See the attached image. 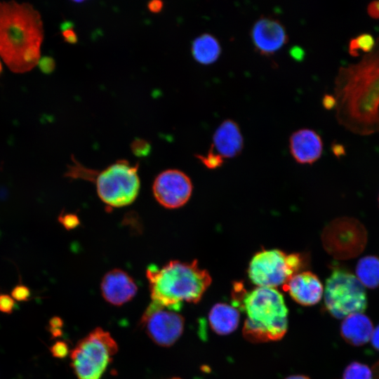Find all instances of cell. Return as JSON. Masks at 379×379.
Returning a JSON list of instances; mask_svg holds the SVG:
<instances>
[{
    "instance_id": "obj_26",
    "label": "cell",
    "mask_w": 379,
    "mask_h": 379,
    "mask_svg": "<svg viewBox=\"0 0 379 379\" xmlns=\"http://www.w3.org/2000/svg\"><path fill=\"white\" fill-rule=\"evenodd\" d=\"M62 36L65 41L68 44H74L78 41V37L73 29V24L71 22L66 21L61 24Z\"/></svg>"
},
{
    "instance_id": "obj_41",
    "label": "cell",
    "mask_w": 379,
    "mask_h": 379,
    "mask_svg": "<svg viewBox=\"0 0 379 379\" xmlns=\"http://www.w3.org/2000/svg\"><path fill=\"white\" fill-rule=\"evenodd\" d=\"M170 379H181V378H170Z\"/></svg>"
},
{
    "instance_id": "obj_17",
    "label": "cell",
    "mask_w": 379,
    "mask_h": 379,
    "mask_svg": "<svg viewBox=\"0 0 379 379\" xmlns=\"http://www.w3.org/2000/svg\"><path fill=\"white\" fill-rule=\"evenodd\" d=\"M373 331L371 319L361 313H354L346 317L340 326L343 338L354 346H361L368 343Z\"/></svg>"
},
{
    "instance_id": "obj_28",
    "label": "cell",
    "mask_w": 379,
    "mask_h": 379,
    "mask_svg": "<svg viewBox=\"0 0 379 379\" xmlns=\"http://www.w3.org/2000/svg\"><path fill=\"white\" fill-rule=\"evenodd\" d=\"M14 299L8 294L0 293V312L11 314L15 307Z\"/></svg>"
},
{
    "instance_id": "obj_8",
    "label": "cell",
    "mask_w": 379,
    "mask_h": 379,
    "mask_svg": "<svg viewBox=\"0 0 379 379\" xmlns=\"http://www.w3.org/2000/svg\"><path fill=\"white\" fill-rule=\"evenodd\" d=\"M303 264L299 253L287 254L279 249L263 250L251 258L248 274L258 287L274 288L284 286Z\"/></svg>"
},
{
    "instance_id": "obj_19",
    "label": "cell",
    "mask_w": 379,
    "mask_h": 379,
    "mask_svg": "<svg viewBox=\"0 0 379 379\" xmlns=\"http://www.w3.org/2000/svg\"><path fill=\"white\" fill-rule=\"evenodd\" d=\"M221 50L218 39L208 33L197 36L192 45V53L194 58L203 65H209L215 62L221 53Z\"/></svg>"
},
{
    "instance_id": "obj_42",
    "label": "cell",
    "mask_w": 379,
    "mask_h": 379,
    "mask_svg": "<svg viewBox=\"0 0 379 379\" xmlns=\"http://www.w3.org/2000/svg\"><path fill=\"white\" fill-rule=\"evenodd\" d=\"M1 230H0V238H1Z\"/></svg>"
},
{
    "instance_id": "obj_15",
    "label": "cell",
    "mask_w": 379,
    "mask_h": 379,
    "mask_svg": "<svg viewBox=\"0 0 379 379\" xmlns=\"http://www.w3.org/2000/svg\"><path fill=\"white\" fill-rule=\"evenodd\" d=\"M289 149L292 157L298 163L310 164L321 156L323 142L315 131L300 128L291 135Z\"/></svg>"
},
{
    "instance_id": "obj_12",
    "label": "cell",
    "mask_w": 379,
    "mask_h": 379,
    "mask_svg": "<svg viewBox=\"0 0 379 379\" xmlns=\"http://www.w3.org/2000/svg\"><path fill=\"white\" fill-rule=\"evenodd\" d=\"M251 36L256 51L265 56L273 55L288 41L284 25L270 16H261L254 22Z\"/></svg>"
},
{
    "instance_id": "obj_40",
    "label": "cell",
    "mask_w": 379,
    "mask_h": 379,
    "mask_svg": "<svg viewBox=\"0 0 379 379\" xmlns=\"http://www.w3.org/2000/svg\"><path fill=\"white\" fill-rule=\"evenodd\" d=\"M1 72H2V65H1V62L0 61V74H1Z\"/></svg>"
},
{
    "instance_id": "obj_11",
    "label": "cell",
    "mask_w": 379,
    "mask_h": 379,
    "mask_svg": "<svg viewBox=\"0 0 379 379\" xmlns=\"http://www.w3.org/2000/svg\"><path fill=\"white\" fill-rule=\"evenodd\" d=\"M152 190L156 200L167 208H177L185 205L192 192L190 178L177 169H168L155 178Z\"/></svg>"
},
{
    "instance_id": "obj_20",
    "label": "cell",
    "mask_w": 379,
    "mask_h": 379,
    "mask_svg": "<svg viewBox=\"0 0 379 379\" xmlns=\"http://www.w3.org/2000/svg\"><path fill=\"white\" fill-rule=\"evenodd\" d=\"M357 277L369 288L379 287V257L366 255L361 258L356 266Z\"/></svg>"
},
{
    "instance_id": "obj_16",
    "label": "cell",
    "mask_w": 379,
    "mask_h": 379,
    "mask_svg": "<svg viewBox=\"0 0 379 379\" xmlns=\"http://www.w3.org/2000/svg\"><path fill=\"white\" fill-rule=\"evenodd\" d=\"M244 147V138L237 123L232 119L224 120L213 136L211 150L223 160L239 155Z\"/></svg>"
},
{
    "instance_id": "obj_7",
    "label": "cell",
    "mask_w": 379,
    "mask_h": 379,
    "mask_svg": "<svg viewBox=\"0 0 379 379\" xmlns=\"http://www.w3.org/2000/svg\"><path fill=\"white\" fill-rule=\"evenodd\" d=\"M324 303L333 317L345 319L352 314L365 311L367 295L355 275L344 269L335 268L326 280Z\"/></svg>"
},
{
    "instance_id": "obj_18",
    "label": "cell",
    "mask_w": 379,
    "mask_h": 379,
    "mask_svg": "<svg viewBox=\"0 0 379 379\" xmlns=\"http://www.w3.org/2000/svg\"><path fill=\"white\" fill-rule=\"evenodd\" d=\"M209 324L216 333L227 335L236 330L239 322V313L236 307L227 303H217L208 314Z\"/></svg>"
},
{
    "instance_id": "obj_1",
    "label": "cell",
    "mask_w": 379,
    "mask_h": 379,
    "mask_svg": "<svg viewBox=\"0 0 379 379\" xmlns=\"http://www.w3.org/2000/svg\"><path fill=\"white\" fill-rule=\"evenodd\" d=\"M337 119L360 135L379 132V37L357 63L342 67L335 83Z\"/></svg>"
},
{
    "instance_id": "obj_30",
    "label": "cell",
    "mask_w": 379,
    "mask_h": 379,
    "mask_svg": "<svg viewBox=\"0 0 379 379\" xmlns=\"http://www.w3.org/2000/svg\"><path fill=\"white\" fill-rule=\"evenodd\" d=\"M50 351L54 357L62 359L68 354V346L63 341H57L51 347Z\"/></svg>"
},
{
    "instance_id": "obj_38",
    "label": "cell",
    "mask_w": 379,
    "mask_h": 379,
    "mask_svg": "<svg viewBox=\"0 0 379 379\" xmlns=\"http://www.w3.org/2000/svg\"><path fill=\"white\" fill-rule=\"evenodd\" d=\"M286 379H310V378L305 375H291L286 378Z\"/></svg>"
},
{
    "instance_id": "obj_43",
    "label": "cell",
    "mask_w": 379,
    "mask_h": 379,
    "mask_svg": "<svg viewBox=\"0 0 379 379\" xmlns=\"http://www.w3.org/2000/svg\"><path fill=\"white\" fill-rule=\"evenodd\" d=\"M378 203H379V196H378Z\"/></svg>"
},
{
    "instance_id": "obj_37",
    "label": "cell",
    "mask_w": 379,
    "mask_h": 379,
    "mask_svg": "<svg viewBox=\"0 0 379 379\" xmlns=\"http://www.w3.org/2000/svg\"><path fill=\"white\" fill-rule=\"evenodd\" d=\"M334 152L336 154H343L344 152L343 147L342 145H336L334 146Z\"/></svg>"
},
{
    "instance_id": "obj_21",
    "label": "cell",
    "mask_w": 379,
    "mask_h": 379,
    "mask_svg": "<svg viewBox=\"0 0 379 379\" xmlns=\"http://www.w3.org/2000/svg\"><path fill=\"white\" fill-rule=\"evenodd\" d=\"M375 41L370 34H361L357 37L351 39L349 42V53L354 57L359 56L360 51L369 53L375 46Z\"/></svg>"
},
{
    "instance_id": "obj_4",
    "label": "cell",
    "mask_w": 379,
    "mask_h": 379,
    "mask_svg": "<svg viewBox=\"0 0 379 379\" xmlns=\"http://www.w3.org/2000/svg\"><path fill=\"white\" fill-rule=\"evenodd\" d=\"M241 308L247 318L243 334L249 341L261 343L281 339L288 326V310L283 295L274 288L257 287L245 293Z\"/></svg>"
},
{
    "instance_id": "obj_35",
    "label": "cell",
    "mask_w": 379,
    "mask_h": 379,
    "mask_svg": "<svg viewBox=\"0 0 379 379\" xmlns=\"http://www.w3.org/2000/svg\"><path fill=\"white\" fill-rule=\"evenodd\" d=\"M371 338L373 347L379 351V325L373 330Z\"/></svg>"
},
{
    "instance_id": "obj_2",
    "label": "cell",
    "mask_w": 379,
    "mask_h": 379,
    "mask_svg": "<svg viewBox=\"0 0 379 379\" xmlns=\"http://www.w3.org/2000/svg\"><path fill=\"white\" fill-rule=\"evenodd\" d=\"M44 27L39 11L29 3L0 2V57L14 73H25L40 59Z\"/></svg>"
},
{
    "instance_id": "obj_25",
    "label": "cell",
    "mask_w": 379,
    "mask_h": 379,
    "mask_svg": "<svg viewBox=\"0 0 379 379\" xmlns=\"http://www.w3.org/2000/svg\"><path fill=\"white\" fill-rule=\"evenodd\" d=\"M58 222L67 230H70L79 225V220L77 215L62 212L58 218Z\"/></svg>"
},
{
    "instance_id": "obj_24",
    "label": "cell",
    "mask_w": 379,
    "mask_h": 379,
    "mask_svg": "<svg viewBox=\"0 0 379 379\" xmlns=\"http://www.w3.org/2000/svg\"><path fill=\"white\" fill-rule=\"evenodd\" d=\"M131 148L135 155L145 157L149 153L151 146L147 141L140 138H136L131 143Z\"/></svg>"
},
{
    "instance_id": "obj_5",
    "label": "cell",
    "mask_w": 379,
    "mask_h": 379,
    "mask_svg": "<svg viewBox=\"0 0 379 379\" xmlns=\"http://www.w3.org/2000/svg\"><path fill=\"white\" fill-rule=\"evenodd\" d=\"M138 168V165L122 159L97 174L82 166L77 178L95 180L98 195L102 202L112 207H122L133 203L138 194L140 183Z\"/></svg>"
},
{
    "instance_id": "obj_29",
    "label": "cell",
    "mask_w": 379,
    "mask_h": 379,
    "mask_svg": "<svg viewBox=\"0 0 379 379\" xmlns=\"http://www.w3.org/2000/svg\"><path fill=\"white\" fill-rule=\"evenodd\" d=\"M37 65L41 72L46 74L52 73L55 67V62L51 56L40 58Z\"/></svg>"
},
{
    "instance_id": "obj_14",
    "label": "cell",
    "mask_w": 379,
    "mask_h": 379,
    "mask_svg": "<svg viewBox=\"0 0 379 379\" xmlns=\"http://www.w3.org/2000/svg\"><path fill=\"white\" fill-rule=\"evenodd\" d=\"M283 288L295 302L305 306L318 303L324 290L318 277L310 271L296 273L283 286Z\"/></svg>"
},
{
    "instance_id": "obj_39",
    "label": "cell",
    "mask_w": 379,
    "mask_h": 379,
    "mask_svg": "<svg viewBox=\"0 0 379 379\" xmlns=\"http://www.w3.org/2000/svg\"><path fill=\"white\" fill-rule=\"evenodd\" d=\"M72 161H76V160H75V159H72ZM69 166H70V165L68 166V168H69ZM67 171H68V169H67ZM65 175H66V177L68 178V176H67V171L65 173Z\"/></svg>"
},
{
    "instance_id": "obj_31",
    "label": "cell",
    "mask_w": 379,
    "mask_h": 379,
    "mask_svg": "<svg viewBox=\"0 0 379 379\" xmlns=\"http://www.w3.org/2000/svg\"><path fill=\"white\" fill-rule=\"evenodd\" d=\"M367 12L370 17L379 19V1H371L368 5Z\"/></svg>"
},
{
    "instance_id": "obj_13",
    "label": "cell",
    "mask_w": 379,
    "mask_h": 379,
    "mask_svg": "<svg viewBox=\"0 0 379 379\" xmlns=\"http://www.w3.org/2000/svg\"><path fill=\"white\" fill-rule=\"evenodd\" d=\"M100 289L102 297L107 302L119 306L134 298L138 287L126 272L113 269L102 277Z\"/></svg>"
},
{
    "instance_id": "obj_36",
    "label": "cell",
    "mask_w": 379,
    "mask_h": 379,
    "mask_svg": "<svg viewBox=\"0 0 379 379\" xmlns=\"http://www.w3.org/2000/svg\"><path fill=\"white\" fill-rule=\"evenodd\" d=\"M291 55L296 58L297 60H300V58H302L303 52L302 50L300 49L299 47H294L291 48Z\"/></svg>"
},
{
    "instance_id": "obj_9",
    "label": "cell",
    "mask_w": 379,
    "mask_h": 379,
    "mask_svg": "<svg viewBox=\"0 0 379 379\" xmlns=\"http://www.w3.org/2000/svg\"><path fill=\"white\" fill-rule=\"evenodd\" d=\"M367 231L363 224L352 218H341L332 222L324 234L325 246L337 258L350 259L359 255L367 243Z\"/></svg>"
},
{
    "instance_id": "obj_10",
    "label": "cell",
    "mask_w": 379,
    "mask_h": 379,
    "mask_svg": "<svg viewBox=\"0 0 379 379\" xmlns=\"http://www.w3.org/2000/svg\"><path fill=\"white\" fill-rule=\"evenodd\" d=\"M140 324L154 343L170 347L181 336L185 319L177 311L152 302L144 312Z\"/></svg>"
},
{
    "instance_id": "obj_6",
    "label": "cell",
    "mask_w": 379,
    "mask_h": 379,
    "mask_svg": "<svg viewBox=\"0 0 379 379\" xmlns=\"http://www.w3.org/2000/svg\"><path fill=\"white\" fill-rule=\"evenodd\" d=\"M118 345L108 331L96 328L71 351V366L78 379H101Z\"/></svg>"
},
{
    "instance_id": "obj_27",
    "label": "cell",
    "mask_w": 379,
    "mask_h": 379,
    "mask_svg": "<svg viewBox=\"0 0 379 379\" xmlns=\"http://www.w3.org/2000/svg\"><path fill=\"white\" fill-rule=\"evenodd\" d=\"M30 295L29 288L22 284L16 285L11 291V297L18 301H27Z\"/></svg>"
},
{
    "instance_id": "obj_3",
    "label": "cell",
    "mask_w": 379,
    "mask_h": 379,
    "mask_svg": "<svg viewBox=\"0 0 379 379\" xmlns=\"http://www.w3.org/2000/svg\"><path fill=\"white\" fill-rule=\"evenodd\" d=\"M152 302L178 311L183 302L197 303L211 283L209 272L192 262L171 260L161 267L147 268Z\"/></svg>"
},
{
    "instance_id": "obj_33",
    "label": "cell",
    "mask_w": 379,
    "mask_h": 379,
    "mask_svg": "<svg viewBox=\"0 0 379 379\" xmlns=\"http://www.w3.org/2000/svg\"><path fill=\"white\" fill-rule=\"evenodd\" d=\"M147 8L152 13H159L162 10L163 2L159 0L151 1L148 3Z\"/></svg>"
},
{
    "instance_id": "obj_32",
    "label": "cell",
    "mask_w": 379,
    "mask_h": 379,
    "mask_svg": "<svg viewBox=\"0 0 379 379\" xmlns=\"http://www.w3.org/2000/svg\"><path fill=\"white\" fill-rule=\"evenodd\" d=\"M322 105L326 109H331L336 107L337 101L335 96L325 94L322 98Z\"/></svg>"
},
{
    "instance_id": "obj_22",
    "label": "cell",
    "mask_w": 379,
    "mask_h": 379,
    "mask_svg": "<svg viewBox=\"0 0 379 379\" xmlns=\"http://www.w3.org/2000/svg\"><path fill=\"white\" fill-rule=\"evenodd\" d=\"M343 379H372V372L367 365L354 361L345 369Z\"/></svg>"
},
{
    "instance_id": "obj_34",
    "label": "cell",
    "mask_w": 379,
    "mask_h": 379,
    "mask_svg": "<svg viewBox=\"0 0 379 379\" xmlns=\"http://www.w3.org/2000/svg\"><path fill=\"white\" fill-rule=\"evenodd\" d=\"M63 322L58 317H53L49 321L50 329H61Z\"/></svg>"
},
{
    "instance_id": "obj_23",
    "label": "cell",
    "mask_w": 379,
    "mask_h": 379,
    "mask_svg": "<svg viewBox=\"0 0 379 379\" xmlns=\"http://www.w3.org/2000/svg\"><path fill=\"white\" fill-rule=\"evenodd\" d=\"M197 157L208 168L220 167L224 160L211 149L206 155H197Z\"/></svg>"
}]
</instances>
